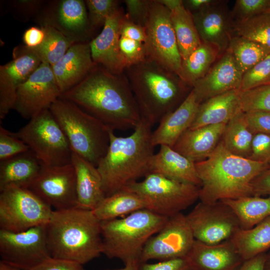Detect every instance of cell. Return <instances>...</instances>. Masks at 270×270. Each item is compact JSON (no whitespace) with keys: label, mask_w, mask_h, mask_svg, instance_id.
<instances>
[{"label":"cell","mask_w":270,"mask_h":270,"mask_svg":"<svg viewBox=\"0 0 270 270\" xmlns=\"http://www.w3.org/2000/svg\"><path fill=\"white\" fill-rule=\"evenodd\" d=\"M60 98L76 104L114 131L134 129L142 120L124 73L114 74L98 64Z\"/></svg>","instance_id":"obj_1"},{"label":"cell","mask_w":270,"mask_h":270,"mask_svg":"<svg viewBox=\"0 0 270 270\" xmlns=\"http://www.w3.org/2000/svg\"><path fill=\"white\" fill-rule=\"evenodd\" d=\"M152 126L142 118L134 132L125 137L110 130V144L96 168L106 196L121 190L150 173L154 155Z\"/></svg>","instance_id":"obj_2"},{"label":"cell","mask_w":270,"mask_h":270,"mask_svg":"<svg viewBox=\"0 0 270 270\" xmlns=\"http://www.w3.org/2000/svg\"><path fill=\"white\" fill-rule=\"evenodd\" d=\"M195 166L202 182L199 200L204 203L253 196L252 182L270 168L266 164L230 153L220 140L207 158Z\"/></svg>","instance_id":"obj_3"},{"label":"cell","mask_w":270,"mask_h":270,"mask_svg":"<svg viewBox=\"0 0 270 270\" xmlns=\"http://www.w3.org/2000/svg\"><path fill=\"white\" fill-rule=\"evenodd\" d=\"M45 230L52 258L83 265L102 254L100 221L92 210H54Z\"/></svg>","instance_id":"obj_4"},{"label":"cell","mask_w":270,"mask_h":270,"mask_svg":"<svg viewBox=\"0 0 270 270\" xmlns=\"http://www.w3.org/2000/svg\"><path fill=\"white\" fill-rule=\"evenodd\" d=\"M124 73L141 118L152 126L186 97L184 94L188 85L177 74L149 58L126 68Z\"/></svg>","instance_id":"obj_5"},{"label":"cell","mask_w":270,"mask_h":270,"mask_svg":"<svg viewBox=\"0 0 270 270\" xmlns=\"http://www.w3.org/2000/svg\"><path fill=\"white\" fill-rule=\"evenodd\" d=\"M168 218L144 208L120 218L100 222L102 254L121 260L124 264L140 263L146 243Z\"/></svg>","instance_id":"obj_6"},{"label":"cell","mask_w":270,"mask_h":270,"mask_svg":"<svg viewBox=\"0 0 270 270\" xmlns=\"http://www.w3.org/2000/svg\"><path fill=\"white\" fill-rule=\"evenodd\" d=\"M49 109L72 152L96 166L108 148L110 129L76 104L62 98Z\"/></svg>","instance_id":"obj_7"},{"label":"cell","mask_w":270,"mask_h":270,"mask_svg":"<svg viewBox=\"0 0 270 270\" xmlns=\"http://www.w3.org/2000/svg\"><path fill=\"white\" fill-rule=\"evenodd\" d=\"M124 188L143 200L145 209L170 218L187 208L199 199L200 187L154 173Z\"/></svg>","instance_id":"obj_8"},{"label":"cell","mask_w":270,"mask_h":270,"mask_svg":"<svg viewBox=\"0 0 270 270\" xmlns=\"http://www.w3.org/2000/svg\"><path fill=\"white\" fill-rule=\"evenodd\" d=\"M13 135L22 140L42 166L71 164L72 151L50 109L43 110Z\"/></svg>","instance_id":"obj_9"},{"label":"cell","mask_w":270,"mask_h":270,"mask_svg":"<svg viewBox=\"0 0 270 270\" xmlns=\"http://www.w3.org/2000/svg\"><path fill=\"white\" fill-rule=\"evenodd\" d=\"M54 210L28 188L0 192V229L14 232L45 226Z\"/></svg>","instance_id":"obj_10"},{"label":"cell","mask_w":270,"mask_h":270,"mask_svg":"<svg viewBox=\"0 0 270 270\" xmlns=\"http://www.w3.org/2000/svg\"><path fill=\"white\" fill-rule=\"evenodd\" d=\"M144 28L146 57L180 78L182 58L170 10L158 0H150Z\"/></svg>","instance_id":"obj_11"},{"label":"cell","mask_w":270,"mask_h":270,"mask_svg":"<svg viewBox=\"0 0 270 270\" xmlns=\"http://www.w3.org/2000/svg\"><path fill=\"white\" fill-rule=\"evenodd\" d=\"M194 239L207 244L230 240L241 229L232 208L221 200L200 202L186 215Z\"/></svg>","instance_id":"obj_12"},{"label":"cell","mask_w":270,"mask_h":270,"mask_svg":"<svg viewBox=\"0 0 270 270\" xmlns=\"http://www.w3.org/2000/svg\"><path fill=\"white\" fill-rule=\"evenodd\" d=\"M0 261L22 270H29L52 258L45 226L14 232L0 229Z\"/></svg>","instance_id":"obj_13"},{"label":"cell","mask_w":270,"mask_h":270,"mask_svg":"<svg viewBox=\"0 0 270 270\" xmlns=\"http://www.w3.org/2000/svg\"><path fill=\"white\" fill-rule=\"evenodd\" d=\"M195 240L186 215L168 218L162 228L146 243L140 263L186 257Z\"/></svg>","instance_id":"obj_14"},{"label":"cell","mask_w":270,"mask_h":270,"mask_svg":"<svg viewBox=\"0 0 270 270\" xmlns=\"http://www.w3.org/2000/svg\"><path fill=\"white\" fill-rule=\"evenodd\" d=\"M28 188L54 210L77 207L76 176L72 163L42 166Z\"/></svg>","instance_id":"obj_15"},{"label":"cell","mask_w":270,"mask_h":270,"mask_svg":"<svg viewBox=\"0 0 270 270\" xmlns=\"http://www.w3.org/2000/svg\"><path fill=\"white\" fill-rule=\"evenodd\" d=\"M61 94L52 66L42 62L18 87L13 109L22 118L30 120L49 109Z\"/></svg>","instance_id":"obj_16"},{"label":"cell","mask_w":270,"mask_h":270,"mask_svg":"<svg viewBox=\"0 0 270 270\" xmlns=\"http://www.w3.org/2000/svg\"><path fill=\"white\" fill-rule=\"evenodd\" d=\"M14 58L0 66V120L13 109L18 87L39 67L42 62L26 46L14 50Z\"/></svg>","instance_id":"obj_17"},{"label":"cell","mask_w":270,"mask_h":270,"mask_svg":"<svg viewBox=\"0 0 270 270\" xmlns=\"http://www.w3.org/2000/svg\"><path fill=\"white\" fill-rule=\"evenodd\" d=\"M40 14L42 26H52L76 42H84L91 28L84 0L54 1Z\"/></svg>","instance_id":"obj_18"},{"label":"cell","mask_w":270,"mask_h":270,"mask_svg":"<svg viewBox=\"0 0 270 270\" xmlns=\"http://www.w3.org/2000/svg\"><path fill=\"white\" fill-rule=\"evenodd\" d=\"M125 16L120 7L107 18L100 33L90 42L94 62L116 74L124 73L126 68L119 46L120 28Z\"/></svg>","instance_id":"obj_19"},{"label":"cell","mask_w":270,"mask_h":270,"mask_svg":"<svg viewBox=\"0 0 270 270\" xmlns=\"http://www.w3.org/2000/svg\"><path fill=\"white\" fill-rule=\"evenodd\" d=\"M192 15L202 42L214 46L220 54L226 52L232 36L234 20L224 2Z\"/></svg>","instance_id":"obj_20"},{"label":"cell","mask_w":270,"mask_h":270,"mask_svg":"<svg viewBox=\"0 0 270 270\" xmlns=\"http://www.w3.org/2000/svg\"><path fill=\"white\" fill-rule=\"evenodd\" d=\"M243 74L228 50L202 78L192 86L200 104L225 92L240 90Z\"/></svg>","instance_id":"obj_21"},{"label":"cell","mask_w":270,"mask_h":270,"mask_svg":"<svg viewBox=\"0 0 270 270\" xmlns=\"http://www.w3.org/2000/svg\"><path fill=\"white\" fill-rule=\"evenodd\" d=\"M186 258L192 270H238L244 262L230 240L211 245L195 240Z\"/></svg>","instance_id":"obj_22"},{"label":"cell","mask_w":270,"mask_h":270,"mask_svg":"<svg viewBox=\"0 0 270 270\" xmlns=\"http://www.w3.org/2000/svg\"><path fill=\"white\" fill-rule=\"evenodd\" d=\"M96 64L92 59L90 42H79L72 46L51 66L62 94L80 82Z\"/></svg>","instance_id":"obj_23"},{"label":"cell","mask_w":270,"mask_h":270,"mask_svg":"<svg viewBox=\"0 0 270 270\" xmlns=\"http://www.w3.org/2000/svg\"><path fill=\"white\" fill-rule=\"evenodd\" d=\"M200 104L194 92H190L174 110L164 116L152 133L153 145L172 148L193 122Z\"/></svg>","instance_id":"obj_24"},{"label":"cell","mask_w":270,"mask_h":270,"mask_svg":"<svg viewBox=\"0 0 270 270\" xmlns=\"http://www.w3.org/2000/svg\"><path fill=\"white\" fill-rule=\"evenodd\" d=\"M226 125L220 124L188 129L172 148L194 162L204 160L215 150Z\"/></svg>","instance_id":"obj_25"},{"label":"cell","mask_w":270,"mask_h":270,"mask_svg":"<svg viewBox=\"0 0 270 270\" xmlns=\"http://www.w3.org/2000/svg\"><path fill=\"white\" fill-rule=\"evenodd\" d=\"M71 163L76 176V208L92 211L106 197L100 175L96 166L72 152Z\"/></svg>","instance_id":"obj_26"},{"label":"cell","mask_w":270,"mask_h":270,"mask_svg":"<svg viewBox=\"0 0 270 270\" xmlns=\"http://www.w3.org/2000/svg\"><path fill=\"white\" fill-rule=\"evenodd\" d=\"M150 173L159 174L200 187L202 186L195 162L168 146H160L158 152L153 156Z\"/></svg>","instance_id":"obj_27"},{"label":"cell","mask_w":270,"mask_h":270,"mask_svg":"<svg viewBox=\"0 0 270 270\" xmlns=\"http://www.w3.org/2000/svg\"><path fill=\"white\" fill-rule=\"evenodd\" d=\"M240 90H231L200 104L195 118L188 129L226 124L240 109Z\"/></svg>","instance_id":"obj_28"},{"label":"cell","mask_w":270,"mask_h":270,"mask_svg":"<svg viewBox=\"0 0 270 270\" xmlns=\"http://www.w3.org/2000/svg\"><path fill=\"white\" fill-rule=\"evenodd\" d=\"M42 168L30 150L0 161V192L12 186L28 188Z\"/></svg>","instance_id":"obj_29"},{"label":"cell","mask_w":270,"mask_h":270,"mask_svg":"<svg viewBox=\"0 0 270 270\" xmlns=\"http://www.w3.org/2000/svg\"><path fill=\"white\" fill-rule=\"evenodd\" d=\"M170 12L182 60H185L201 44L192 14L184 6L181 0H158Z\"/></svg>","instance_id":"obj_30"},{"label":"cell","mask_w":270,"mask_h":270,"mask_svg":"<svg viewBox=\"0 0 270 270\" xmlns=\"http://www.w3.org/2000/svg\"><path fill=\"white\" fill-rule=\"evenodd\" d=\"M244 261L270 248V216L253 228L238 230L230 240Z\"/></svg>","instance_id":"obj_31"},{"label":"cell","mask_w":270,"mask_h":270,"mask_svg":"<svg viewBox=\"0 0 270 270\" xmlns=\"http://www.w3.org/2000/svg\"><path fill=\"white\" fill-rule=\"evenodd\" d=\"M144 208L142 198L135 192L124 188L106 196L92 212L102 222L118 218Z\"/></svg>","instance_id":"obj_32"},{"label":"cell","mask_w":270,"mask_h":270,"mask_svg":"<svg viewBox=\"0 0 270 270\" xmlns=\"http://www.w3.org/2000/svg\"><path fill=\"white\" fill-rule=\"evenodd\" d=\"M254 136L246 123L244 112L240 110L226 123L220 141L230 153L249 158Z\"/></svg>","instance_id":"obj_33"},{"label":"cell","mask_w":270,"mask_h":270,"mask_svg":"<svg viewBox=\"0 0 270 270\" xmlns=\"http://www.w3.org/2000/svg\"><path fill=\"white\" fill-rule=\"evenodd\" d=\"M230 206L237 216L241 229L253 228L270 216V196H250L220 200Z\"/></svg>","instance_id":"obj_34"},{"label":"cell","mask_w":270,"mask_h":270,"mask_svg":"<svg viewBox=\"0 0 270 270\" xmlns=\"http://www.w3.org/2000/svg\"><path fill=\"white\" fill-rule=\"evenodd\" d=\"M219 55L220 52L216 48L202 42L182 60L180 78L192 88L196 82L207 74Z\"/></svg>","instance_id":"obj_35"},{"label":"cell","mask_w":270,"mask_h":270,"mask_svg":"<svg viewBox=\"0 0 270 270\" xmlns=\"http://www.w3.org/2000/svg\"><path fill=\"white\" fill-rule=\"evenodd\" d=\"M242 74L270 54V48L242 37L232 36L228 49Z\"/></svg>","instance_id":"obj_36"},{"label":"cell","mask_w":270,"mask_h":270,"mask_svg":"<svg viewBox=\"0 0 270 270\" xmlns=\"http://www.w3.org/2000/svg\"><path fill=\"white\" fill-rule=\"evenodd\" d=\"M41 28L45 32L43 42L38 46L30 48L37 55L42 62L52 66L76 42L52 26L44 25Z\"/></svg>","instance_id":"obj_37"},{"label":"cell","mask_w":270,"mask_h":270,"mask_svg":"<svg viewBox=\"0 0 270 270\" xmlns=\"http://www.w3.org/2000/svg\"><path fill=\"white\" fill-rule=\"evenodd\" d=\"M232 34L270 48V10L245 20L234 21Z\"/></svg>","instance_id":"obj_38"},{"label":"cell","mask_w":270,"mask_h":270,"mask_svg":"<svg viewBox=\"0 0 270 270\" xmlns=\"http://www.w3.org/2000/svg\"><path fill=\"white\" fill-rule=\"evenodd\" d=\"M240 109L243 112L258 110L270 112V84L241 91Z\"/></svg>","instance_id":"obj_39"},{"label":"cell","mask_w":270,"mask_h":270,"mask_svg":"<svg viewBox=\"0 0 270 270\" xmlns=\"http://www.w3.org/2000/svg\"><path fill=\"white\" fill-rule=\"evenodd\" d=\"M88 20L92 28L104 26L107 18L120 7L116 0H86Z\"/></svg>","instance_id":"obj_40"},{"label":"cell","mask_w":270,"mask_h":270,"mask_svg":"<svg viewBox=\"0 0 270 270\" xmlns=\"http://www.w3.org/2000/svg\"><path fill=\"white\" fill-rule=\"evenodd\" d=\"M268 84H270V54L243 74L240 90Z\"/></svg>","instance_id":"obj_41"},{"label":"cell","mask_w":270,"mask_h":270,"mask_svg":"<svg viewBox=\"0 0 270 270\" xmlns=\"http://www.w3.org/2000/svg\"><path fill=\"white\" fill-rule=\"evenodd\" d=\"M269 10L270 0H236L232 14L234 22H240Z\"/></svg>","instance_id":"obj_42"},{"label":"cell","mask_w":270,"mask_h":270,"mask_svg":"<svg viewBox=\"0 0 270 270\" xmlns=\"http://www.w3.org/2000/svg\"><path fill=\"white\" fill-rule=\"evenodd\" d=\"M119 46L126 68L138 64L147 58L143 42L120 36Z\"/></svg>","instance_id":"obj_43"},{"label":"cell","mask_w":270,"mask_h":270,"mask_svg":"<svg viewBox=\"0 0 270 270\" xmlns=\"http://www.w3.org/2000/svg\"><path fill=\"white\" fill-rule=\"evenodd\" d=\"M29 150L28 146L22 140L0 126V161Z\"/></svg>","instance_id":"obj_44"},{"label":"cell","mask_w":270,"mask_h":270,"mask_svg":"<svg viewBox=\"0 0 270 270\" xmlns=\"http://www.w3.org/2000/svg\"><path fill=\"white\" fill-rule=\"evenodd\" d=\"M249 159L270 166V134H258L254 136Z\"/></svg>","instance_id":"obj_45"},{"label":"cell","mask_w":270,"mask_h":270,"mask_svg":"<svg viewBox=\"0 0 270 270\" xmlns=\"http://www.w3.org/2000/svg\"><path fill=\"white\" fill-rule=\"evenodd\" d=\"M126 18L134 24L144 27L147 20L150 0H126Z\"/></svg>","instance_id":"obj_46"},{"label":"cell","mask_w":270,"mask_h":270,"mask_svg":"<svg viewBox=\"0 0 270 270\" xmlns=\"http://www.w3.org/2000/svg\"><path fill=\"white\" fill-rule=\"evenodd\" d=\"M248 126L254 134H270V112L253 110L244 112Z\"/></svg>","instance_id":"obj_47"},{"label":"cell","mask_w":270,"mask_h":270,"mask_svg":"<svg viewBox=\"0 0 270 270\" xmlns=\"http://www.w3.org/2000/svg\"><path fill=\"white\" fill-rule=\"evenodd\" d=\"M138 270H192L186 257L160 260L154 264L140 263Z\"/></svg>","instance_id":"obj_48"},{"label":"cell","mask_w":270,"mask_h":270,"mask_svg":"<svg viewBox=\"0 0 270 270\" xmlns=\"http://www.w3.org/2000/svg\"><path fill=\"white\" fill-rule=\"evenodd\" d=\"M42 0H18L10 1L12 8L20 16L29 18L38 13L42 8Z\"/></svg>","instance_id":"obj_49"},{"label":"cell","mask_w":270,"mask_h":270,"mask_svg":"<svg viewBox=\"0 0 270 270\" xmlns=\"http://www.w3.org/2000/svg\"><path fill=\"white\" fill-rule=\"evenodd\" d=\"M29 270H86L83 265L70 260L50 258Z\"/></svg>","instance_id":"obj_50"},{"label":"cell","mask_w":270,"mask_h":270,"mask_svg":"<svg viewBox=\"0 0 270 270\" xmlns=\"http://www.w3.org/2000/svg\"><path fill=\"white\" fill-rule=\"evenodd\" d=\"M120 36L144 43L146 33L144 27L134 24L125 16L120 28Z\"/></svg>","instance_id":"obj_51"},{"label":"cell","mask_w":270,"mask_h":270,"mask_svg":"<svg viewBox=\"0 0 270 270\" xmlns=\"http://www.w3.org/2000/svg\"><path fill=\"white\" fill-rule=\"evenodd\" d=\"M253 196H270V168L267 169L252 182Z\"/></svg>","instance_id":"obj_52"},{"label":"cell","mask_w":270,"mask_h":270,"mask_svg":"<svg viewBox=\"0 0 270 270\" xmlns=\"http://www.w3.org/2000/svg\"><path fill=\"white\" fill-rule=\"evenodd\" d=\"M45 37V32L42 28L32 26L26 30L22 40L24 46L29 48H34L40 46Z\"/></svg>","instance_id":"obj_53"},{"label":"cell","mask_w":270,"mask_h":270,"mask_svg":"<svg viewBox=\"0 0 270 270\" xmlns=\"http://www.w3.org/2000/svg\"><path fill=\"white\" fill-rule=\"evenodd\" d=\"M220 0H182L185 8L192 14L208 8Z\"/></svg>","instance_id":"obj_54"},{"label":"cell","mask_w":270,"mask_h":270,"mask_svg":"<svg viewBox=\"0 0 270 270\" xmlns=\"http://www.w3.org/2000/svg\"><path fill=\"white\" fill-rule=\"evenodd\" d=\"M267 254L264 252L244 261L238 270H264Z\"/></svg>","instance_id":"obj_55"},{"label":"cell","mask_w":270,"mask_h":270,"mask_svg":"<svg viewBox=\"0 0 270 270\" xmlns=\"http://www.w3.org/2000/svg\"><path fill=\"white\" fill-rule=\"evenodd\" d=\"M139 264L138 262H130L124 264V267L120 268L106 270H138Z\"/></svg>","instance_id":"obj_56"},{"label":"cell","mask_w":270,"mask_h":270,"mask_svg":"<svg viewBox=\"0 0 270 270\" xmlns=\"http://www.w3.org/2000/svg\"><path fill=\"white\" fill-rule=\"evenodd\" d=\"M0 270H22L0 260Z\"/></svg>","instance_id":"obj_57"},{"label":"cell","mask_w":270,"mask_h":270,"mask_svg":"<svg viewBox=\"0 0 270 270\" xmlns=\"http://www.w3.org/2000/svg\"><path fill=\"white\" fill-rule=\"evenodd\" d=\"M264 270H270V252L267 254V258L264 265Z\"/></svg>","instance_id":"obj_58"}]
</instances>
